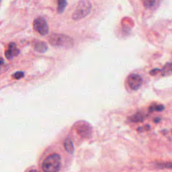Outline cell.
Returning <instances> with one entry per match:
<instances>
[{
	"label": "cell",
	"mask_w": 172,
	"mask_h": 172,
	"mask_svg": "<svg viewBox=\"0 0 172 172\" xmlns=\"http://www.w3.org/2000/svg\"><path fill=\"white\" fill-rule=\"evenodd\" d=\"M157 3V2L154 1V0H146V1L143 2V5L147 9H151L156 5Z\"/></svg>",
	"instance_id": "obj_13"
},
{
	"label": "cell",
	"mask_w": 172,
	"mask_h": 172,
	"mask_svg": "<svg viewBox=\"0 0 172 172\" xmlns=\"http://www.w3.org/2000/svg\"><path fill=\"white\" fill-rule=\"evenodd\" d=\"M64 147L69 153L73 154L74 153V145L73 141L70 139H66L64 142Z\"/></svg>",
	"instance_id": "obj_9"
},
{
	"label": "cell",
	"mask_w": 172,
	"mask_h": 172,
	"mask_svg": "<svg viewBox=\"0 0 172 172\" xmlns=\"http://www.w3.org/2000/svg\"><path fill=\"white\" fill-rule=\"evenodd\" d=\"M34 50L38 53H44L47 51L48 46L45 42L38 41L34 44Z\"/></svg>",
	"instance_id": "obj_8"
},
{
	"label": "cell",
	"mask_w": 172,
	"mask_h": 172,
	"mask_svg": "<svg viewBox=\"0 0 172 172\" xmlns=\"http://www.w3.org/2000/svg\"><path fill=\"white\" fill-rule=\"evenodd\" d=\"M163 71H164V74L170 73L171 71H172V63L166 65Z\"/></svg>",
	"instance_id": "obj_16"
},
{
	"label": "cell",
	"mask_w": 172,
	"mask_h": 172,
	"mask_svg": "<svg viewBox=\"0 0 172 172\" xmlns=\"http://www.w3.org/2000/svg\"><path fill=\"white\" fill-rule=\"evenodd\" d=\"M4 63V59H3L2 58H0V65H3Z\"/></svg>",
	"instance_id": "obj_17"
},
{
	"label": "cell",
	"mask_w": 172,
	"mask_h": 172,
	"mask_svg": "<svg viewBox=\"0 0 172 172\" xmlns=\"http://www.w3.org/2000/svg\"><path fill=\"white\" fill-rule=\"evenodd\" d=\"M157 166L160 169H171L172 170V162H165L157 163Z\"/></svg>",
	"instance_id": "obj_14"
},
{
	"label": "cell",
	"mask_w": 172,
	"mask_h": 172,
	"mask_svg": "<svg viewBox=\"0 0 172 172\" xmlns=\"http://www.w3.org/2000/svg\"><path fill=\"white\" fill-rule=\"evenodd\" d=\"M61 166L60 155L53 153L48 155L42 163V170L44 172H58Z\"/></svg>",
	"instance_id": "obj_1"
},
{
	"label": "cell",
	"mask_w": 172,
	"mask_h": 172,
	"mask_svg": "<svg viewBox=\"0 0 172 172\" xmlns=\"http://www.w3.org/2000/svg\"><path fill=\"white\" fill-rule=\"evenodd\" d=\"M24 76V73L23 72V71H18V72L13 74L12 75L13 78L15 79H20L22 78Z\"/></svg>",
	"instance_id": "obj_15"
},
{
	"label": "cell",
	"mask_w": 172,
	"mask_h": 172,
	"mask_svg": "<svg viewBox=\"0 0 172 172\" xmlns=\"http://www.w3.org/2000/svg\"><path fill=\"white\" fill-rule=\"evenodd\" d=\"M145 115L142 112H138L131 117V120L134 122H142L145 120Z\"/></svg>",
	"instance_id": "obj_10"
},
{
	"label": "cell",
	"mask_w": 172,
	"mask_h": 172,
	"mask_svg": "<svg viewBox=\"0 0 172 172\" xmlns=\"http://www.w3.org/2000/svg\"><path fill=\"white\" fill-rule=\"evenodd\" d=\"M28 172H40V171H38V170H30Z\"/></svg>",
	"instance_id": "obj_18"
},
{
	"label": "cell",
	"mask_w": 172,
	"mask_h": 172,
	"mask_svg": "<svg viewBox=\"0 0 172 172\" xmlns=\"http://www.w3.org/2000/svg\"><path fill=\"white\" fill-rule=\"evenodd\" d=\"M67 2L65 0H60L58 2V7H57V11L58 13H63L64 11L66 6H67Z\"/></svg>",
	"instance_id": "obj_11"
},
{
	"label": "cell",
	"mask_w": 172,
	"mask_h": 172,
	"mask_svg": "<svg viewBox=\"0 0 172 172\" xmlns=\"http://www.w3.org/2000/svg\"><path fill=\"white\" fill-rule=\"evenodd\" d=\"M91 10V4L90 1L84 0L78 3V5L74 11L72 18L74 20H79L87 16Z\"/></svg>",
	"instance_id": "obj_3"
},
{
	"label": "cell",
	"mask_w": 172,
	"mask_h": 172,
	"mask_svg": "<svg viewBox=\"0 0 172 172\" xmlns=\"http://www.w3.org/2000/svg\"><path fill=\"white\" fill-rule=\"evenodd\" d=\"M48 42L52 46L66 48H71L74 46V41L71 37L61 34H51Z\"/></svg>",
	"instance_id": "obj_2"
},
{
	"label": "cell",
	"mask_w": 172,
	"mask_h": 172,
	"mask_svg": "<svg viewBox=\"0 0 172 172\" xmlns=\"http://www.w3.org/2000/svg\"><path fill=\"white\" fill-rule=\"evenodd\" d=\"M33 28L34 30L42 36L47 35L49 32V28L47 21L42 17H38L34 20Z\"/></svg>",
	"instance_id": "obj_5"
},
{
	"label": "cell",
	"mask_w": 172,
	"mask_h": 172,
	"mask_svg": "<svg viewBox=\"0 0 172 172\" xmlns=\"http://www.w3.org/2000/svg\"><path fill=\"white\" fill-rule=\"evenodd\" d=\"M74 127H75L77 134L82 138L88 139L91 137L93 128L89 122L81 120V121L76 122Z\"/></svg>",
	"instance_id": "obj_4"
},
{
	"label": "cell",
	"mask_w": 172,
	"mask_h": 172,
	"mask_svg": "<svg viewBox=\"0 0 172 172\" xmlns=\"http://www.w3.org/2000/svg\"><path fill=\"white\" fill-rule=\"evenodd\" d=\"M164 109H165L164 106H163L161 104H153L149 107V112H154V111L161 112L164 110Z\"/></svg>",
	"instance_id": "obj_12"
},
{
	"label": "cell",
	"mask_w": 172,
	"mask_h": 172,
	"mask_svg": "<svg viewBox=\"0 0 172 172\" xmlns=\"http://www.w3.org/2000/svg\"><path fill=\"white\" fill-rule=\"evenodd\" d=\"M142 77L137 74H131L127 78V84L129 87L134 91L138 90L143 84Z\"/></svg>",
	"instance_id": "obj_6"
},
{
	"label": "cell",
	"mask_w": 172,
	"mask_h": 172,
	"mask_svg": "<svg viewBox=\"0 0 172 172\" xmlns=\"http://www.w3.org/2000/svg\"><path fill=\"white\" fill-rule=\"evenodd\" d=\"M20 53V50L17 48L16 45L14 42H11L8 45V50L5 51V56L8 60L12 59L14 57L18 56Z\"/></svg>",
	"instance_id": "obj_7"
}]
</instances>
